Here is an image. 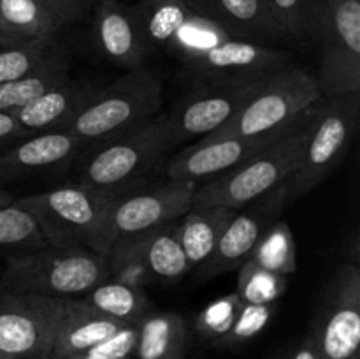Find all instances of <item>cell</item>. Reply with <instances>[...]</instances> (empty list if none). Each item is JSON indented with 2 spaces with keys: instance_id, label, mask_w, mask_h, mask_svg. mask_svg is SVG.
<instances>
[{
  "instance_id": "obj_1",
  "label": "cell",
  "mask_w": 360,
  "mask_h": 359,
  "mask_svg": "<svg viewBox=\"0 0 360 359\" xmlns=\"http://www.w3.org/2000/svg\"><path fill=\"white\" fill-rule=\"evenodd\" d=\"M320 102L306 109L269 146L257 151L232 169L204 180L202 185L197 183L192 208L224 206L241 210L287 182L301 160Z\"/></svg>"
},
{
  "instance_id": "obj_2",
  "label": "cell",
  "mask_w": 360,
  "mask_h": 359,
  "mask_svg": "<svg viewBox=\"0 0 360 359\" xmlns=\"http://www.w3.org/2000/svg\"><path fill=\"white\" fill-rule=\"evenodd\" d=\"M90 144V151H81L77 183L108 192H123L139 185L165 151L174 148L167 113H158Z\"/></svg>"
},
{
  "instance_id": "obj_3",
  "label": "cell",
  "mask_w": 360,
  "mask_h": 359,
  "mask_svg": "<svg viewBox=\"0 0 360 359\" xmlns=\"http://www.w3.org/2000/svg\"><path fill=\"white\" fill-rule=\"evenodd\" d=\"M109 280L104 256L83 246H44L9 257L0 275V287L13 292L55 299H79Z\"/></svg>"
},
{
  "instance_id": "obj_4",
  "label": "cell",
  "mask_w": 360,
  "mask_h": 359,
  "mask_svg": "<svg viewBox=\"0 0 360 359\" xmlns=\"http://www.w3.org/2000/svg\"><path fill=\"white\" fill-rule=\"evenodd\" d=\"M116 194L120 192L76 183L20 197L14 203L32 215L48 246H83L101 253L102 225Z\"/></svg>"
},
{
  "instance_id": "obj_5",
  "label": "cell",
  "mask_w": 360,
  "mask_h": 359,
  "mask_svg": "<svg viewBox=\"0 0 360 359\" xmlns=\"http://www.w3.org/2000/svg\"><path fill=\"white\" fill-rule=\"evenodd\" d=\"M164 104V87L157 74L144 67L129 70L91 101L65 127L88 144L104 139L158 115Z\"/></svg>"
},
{
  "instance_id": "obj_6",
  "label": "cell",
  "mask_w": 360,
  "mask_h": 359,
  "mask_svg": "<svg viewBox=\"0 0 360 359\" xmlns=\"http://www.w3.org/2000/svg\"><path fill=\"white\" fill-rule=\"evenodd\" d=\"M323 99L316 77L288 63L271 74L238 115L206 137L267 136L287 129L306 109Z\"/></svg>"
},
{
  "instance_id": "obj_7",
  "label": "cell",
  "mask_w": 360,
  "mask_h": 359,
  "mask_svg": "<svg viewBox=\"0 0 360 359\" xmlns=\"http://www.w3.org/2000/svg\"><path fill=\"white\" fill-rule=\"evenodd\" d=\"M359 116L360 92L323 97L301 160L285 182L288 201L306 196L340 165L354 139Z\"/></svg>"
},
{
  "instance_id": "obj_8",
  "label": "cell",
  "mask_w": 360,
  "mask_h": 359,
  "mask_svg": "<svg viewBox=\"0 0 360 359\" xmlns=\"http://www.w3.org/2000/svg\"><path fill=\"white\" fill-rule=\"evenodd\" d=\"M311 37L319 44L323 97L360 92V0H322Z\"/></svg>"
},
{
  "instance_id": "obj_9",
  "label": "cell",
  "mask_w": 360,
  "mask_h": 359,
  "mask_svg": "<svg viewBox=\"0 0 360 359\" xmlns=\"http://www.w3.org/2000/svg\"><path fill=\"white\" fill-rule=\"evenodd\" d=\"M195 189V182L167 178L157 185L144 189L136 185L116 194L102 225V256H108L116 243L146 234L158 225L188 213Z\"/></svg>"
},
{
  "instance_id": "obj_10",
  "label": "cell",
  "mask_w": 360,
  "mask_h": 359,
  "mask_svg": "<svg viewBox=\"0 0 360 359\" xmlns=\"http://www.w3.org/2000/svg\"><path fill=\"white\" fill-rule=\"evenodd\" d=\"M65 299L0 287V354L11 359H51Z\"/></svg>"
},
{
  "instance_id": "obj_11",
  "label": "cell",
  "mask_w": 360,
  "mask_h": 359,
  "mask_svg": "<svg viewBox=\"0 0 360 359\" xmlns=\"http://www.w3.org/2000/svg\"><path fill=\"white\" fill-rule=\"evenodd\" d=\"M309 338L320 359H360V270L341 264L322 294Z\"/></svg>"
},
{
  "instance_id": "obj_12",
  "label": "cell",
  "mask_w": 360,
  "mask_h": 359,
  "mask_svg": "<svg viewBox=\"0 0 360 359\" xmlns=\"http://www.w3.org/2000/svg\"><path fill=\"white\" fill-rule=\"evenodd\" d=\"M181 60L206 83H253L287 67L290 55L273 46L225 37Z\"/></svg>"
},
{
  "instance_id": "obj_13",
  "label": "cell",
  "mask_w": 360,
  "mask_h": 359,
  "mask_svg": "<svg viewBox=\"0 0 360 359\" xmlns=\"http://www.w3.org/2000/svg\"><path fill=\"white\" fill-rule=\"evenodd\" d=\"M267 77L253 83H206L193 92L174 111L167 113L172 146L195 137L202 139L231 122Z\"/></svg>"
},
{
  "instance_id": "obj_14",
  "label": "cell",
  "mask_w": 360,
  "mask_h": 359,
  "mask_svg": "<svg viewBox=\"0 0 360 359\" xmlns=\"http://www.w3.org/2000/svg\"><path fill=\"white\" fill-rule=\"evenodd\" d=\"M287 203V187L281 183L248 206L236 211V217L224 231L214 252L206 263L199 266V277L210 280L218 275L238 270L255 248L259 239L266 234L267 229L280 220Z\"/></svg>"
},
{
  "instance_id": "obj_15",
  "label": "cell",
  "mask_w": 360,
  "mask_h": 359,
  "mask_svg": "<svg viewBox=\"0 0 360 359\" xmlns=\"http://www.w3.org/2000/svg\"><path fill=\"white\" fill-rule=\"evenodd\" d=\"M287 129L276 134H267V136L202 137L192 146L176 153L167 162L165 178L186 180V182L195 183L213 178L269 146Z\"/></svg>"
},
{
  "instance_id": "obj_16",
  "label": "cell",
  "mask_w": 360,
  "mask_h": 359,
  "mask_svg": "<svg viewBox=\"0 0 360 359\" xmlns=\"http://www.w3.org/2000/svg\"><path fill=\"white\" fill-rule=\"evenodd\" d=\"M86 146V141L70 130L25 137L0 155V182H21L28 176L63 168L76 160Z\"/></svg>"
},
{
  "instance_id": "obj_17",
  "label": "cell",
  "mask_w": 360,
  "mask_h": 359,
  "mask_svg": "<svg viewBox=\"0 0 360 359\" xmlns=\"http://www.w3.org/2000/svg\"><path fill=\"white\" fill-rule=\"evenodd\" d=\"M94 42L104 58L129 70L143 67L150 51L132 7L123 6L118 0H101L95 7Z\"/></svg>"
},
{
  "instance_id": "obj_18",
  "label": "cell",
  "mask_w": 360,
  "mask_h": 359,
  "mask_svg": "<svg viewBox=\"0 0 360 359\" xmlns=\"http://www.w3.org/2000/svg\"><path fill=\"white\" fill-rule=\"evenodd\" d=\"M199 16L234 39L267 44L283 39L271 20L266 0H183Z\"/></svg>"
},
{
  "instance_id": "obj_19",
  "label": "cell",
  "mask_w": 360,
  "mask_h": 359,
  "mask_svg": "<svg viewBox=\"0 0 360 359\" xmlns=\"http://www.w3.org/2000/svg\"><path fill=\"white\" fill-rule=\"evenodd\" d=\"M97 88L91 84L74 83L69 80L62 87L53 88L32 104L13 113L18 125L28 134L65 130L74 116L91 101Z\"/></svg>"
},
{
  "instance_id": "obj_20",
  "label": "cell",
  "mask_w": 360,
  "mask_h": 359,
  "mask_svg": "<svg viewBox=\"0 0 360 359\" xmlns=\"http://www.w3.org/2000/svg\"><path fill=\"white\" fill-rule=\"evenodd\" d=\"M129 324L101 315L79 299H65V313L53 341L51 359H69L88 351Z\"/></svg>"
},
{
  "instance_id": "obj_21",
  "label": "cell",
  "mask_w": 360,
  "mask_h": 359,
  "mask_svg": "<svg viewBox=\"0 0 360 359\" xmlns=\"http://www.w3.org/2000/svg\"><path fill=\"white\" fill-rule=\"evenodd\" d=\"M179 224H181V218L165 222L146 234L116 243L112 246H130L141 257L151 278L178 280L190 270L181 239H179Z\"/></svg>"
},
{
  "instance_id": "obj_22",
  "label": "cell",
  "mask_w": 360,
  "mask_h": 359,
  "mask_svg": "<svg viewBox=\"0 0 360 359\" xmlns=\"http://www.w3.org/2000/svg\"><path fill=\"white\" fill-rule=\"evenodd\" d=\"M185 319L174 312H148L137 322V340L130 359H183L186 352Z\"/></svg>"
},
{
  "instance_id": "obj_23",
  "label": "cell",
  "mask_w": 360,
  "mask_h": 359,
  "mask_svg": "<svg viewBox=\"0 0 360 359\" xmlns=\"http://www.w3.org/2000/svg\"><path fill=\"white\" fill-rule=\"evenodd\" d=\"M60 28V21L37 0H0V48L53 37Z\"/></svg>"
},
{
  "instance_id": "obj_24",
  "label": "cell",
  "mask_w": 360,
  "mask_h": 359,
  "mask_svg": "<svg viewBox=\"0 0 360 359\" xmlns=\"http://www.w3.org/2000/svg\"><path fill=\"white\" fill-rule=\"evenodd\" d=\"M236 211L224 206H206L192 208L183 215L179 239L190 267L200 266L210 259L224 231L236 217Z\"/></svg>"
},
{
  "instance_id": "obj_25",
  "label": "cell",
  "mask_w": 360,
  "mask_h": 359,
  "mask_svg": "<svg viewBox=\"0 0 360 359\" xmlns=\"http://www.w3.org/2000/svg\"><path fill=\"white\" fill-rule=\"evenodd\" d=\"M69 80V58L60 48L34 73L0 84V113L13 115L14 111L32 104L53 88L62 87Z\"/></svg>"
},
{
  "instance_id": "obj_26",
  "label": "cell",
  "mask_w": 360,
  "mask_h": 359,
  "mask_svg": "<svg viewBox=\"0 0 360 359\" xmlns=\"http://www.w3.org/2000/svg\"><path fill=\"white\" fill-rule=\"evenodd\" d=\"M79 301L101 315L123 324H137L151 312V303L143 287L112 278L91 289Z\"/></svg>"
},
{
  "instance_id": "obj_27",
  "label": "cell",
  "mask_w": 360,
  "mask_h": 359,
  "mask_svg": "<svg viewBox=\"0 0 360 359\" xmlns=\"http://www.w3.org/2000/svg\"><path fill=\"white\" fill-rule=\"evenodd\" d=\"M132 13L148 48L169 49L192 9L183 0H141Z\"/></svg>"
},
{
  "instance_id": "obj_28",
  "label": "cell",
  "mask_w": 360,
  "mask_h": 359,
  "mask_svg": "<svg viewBox=\"0 0 360 359\" xmlns=\"http://www.w3.org/2000/svg\"><path fill=\"white\" fill-rule=\"evenodd\" d=\"M245 263L287 278L294 275L297 270V248L290 225L278 220L273 227L267 229Z\"/></svg>"
},
{
  "instance_id": "obj_29",
  "label": "cell",
  "mask_w": 360,
  "mask_h": 359,
  "mask_svg": "<svg viewBox=\"0 0 360 359\" xmlns=\"http://www.w3.org/2000/svg\"><path fill=\"white\" fill-rule=\"evenodd\" d=\"M44 246H48V243L28 211L16 203L0 206V252L16 257Z\"/></svg>"
},
{
  "instance_id": "obj_30",
  "label": "cell",
  "mask_w": 360,
  "mask_h": 359,
  "mask_svg": "<svg viewBox=\"0 0 360 359\" xmlns=\"http://www.w3.org/2000/svg\"><path fill=\"white\" fill-rule=\"evenodd\" d=\"M60 49L56 35L39 39L16 48L0 49V84L34 73Z\"/></svg>"
},
{
  "instance_id": "obj_31",
  "label": "cell",
  "mask_w": 360,
  "mask_h": 359,
  "mask_svg": "<svg viewBox=\"0 0 360 359\" xmlns=\"http://www.w3.org/2000/svg\"><path fill=\"white\" fill-rule=\"evenodd\" d=\"M322 0H266L271 20L281 32L283 39L304 41L311 37L315 21Z\"/></svg>"
},
{
  "instance_id": "obj_32",
  "label": "cell",
  "mask_w": 360,
  "mask_h": 359,
  "mask_svg": "<svg viewBox=\"0 0 360 359\" xmlns=\"http://www.w3.org/2000/svg\"><path fill=\"white\" fill-rule=\"evenodd\" d=\"M238 289L236 294L243 303L250 305H274L288 287L287 277L271 273L262 267L243 263L238 267Z\"/></svg>"
},
{
  "instance_id": "obj_33",
  "label": "cell",
  "mask_w": 360,
  "mask_h": 359,
  "mask_svg": "<svg viewBox=\"0 0 360 359\" xmlns=\"http://www.w3.org/2000/svg\"><path fill=\"white\" fill-rule=\"evenodd\" d=\"M241 306L243 301L236 292L210 303L195 319V327L200 336L211 344L218 345V341L234 326Z\"/></svg>"
},
{
  "instance_id": "obj_34",
  "label": "cell",
  "mask_w": 360,
  "mask_h": 359,
  "mask_svg": "<svg viewBox=\"0 0 360 359\" xmlns=\"http://www.w3.org/2000/svg\"><path fill=\"white\" fill-rule=\"evenodd\" d=\"M225 37H231V35L225 34L217 23L199 16V14H195L192 11V14L185 21V25L179 28L178 35H176L174 42L169 48V51L176 53L179 58H183L186 55H192V53L211 48V46H214Z\"/></svg>"
},
{
  "instance_id": "obj_35",
  "label": "cell",
  "mask_w": 360,
  "mask_h": 359,
  "mask_svg": "<svg viewBox=\"0 0 360 359\" xmlns=\"http://www.w3.org/2000/svg\"><path fill=\"white\" fill-rule=\"evenodd\" d=\"M274 312H276V303L274 305H250V303H243L234 326L218 341V345L220 347H238V345L246 344V341H250L266 329Z\"/></svg>"
},
{
  "instance_id": "obj_36",
  "label": "cell",
  "mask_w": 360,
  "mask_h": 359,
  "mask_svg": "<svg viewBox=\"0 0 360 359\" xmlns=\"http://www.w3.org/2000/svg\"><path fill=\"white\" fill-rule=\"evenodd\" d=\"M37 2L51 16H55L62 27L83 21L94 9V2L90 0H37Z\"/></svg>"
},
{
  "instance_id": "obj_37",
  "label": "cell",
  "mask_w": 360,
  "mask_h": 359,
  "mask_svg": "<svg viewBox=\"0 0 360 359\" xmlns=\"http://www.w3.org/2000/svg\"><path fill=\"white\" fill-rule=\"evenodd\" d=\"M32 134L25 132L11 113H0V144L18 143V141L30 137Z\"/></svg>"
},
{
  "instance_id": "obj_38",
  "label": "cell",
  "mask_w": 360,
  "mask_h": 359,
  "mask_svg": "<svg viewBox=\"0 0 360 359\" xmlns=\"http://www.w3.org/2000/svg\"><path fill=\"white\" fill-rule=\"evenodd\" d=\"M288 359H320L319 352H316L309 334L304 338V340L299 341V345L290 352Z\"/></svg>"
},
{
  "instance_id": "obj_39",
  "label": "cell",
  "mask_w": 360,
  "mask_h": 359,
  "mask_svg": "<svg viewBox=\"0 0 360 359\" xmlns=\"http://www.w3.org/2000/svg\"><path fill=\"white\" fill-rule=\"evenodd\" d=\"M14 203V197L11 196L7 190L0 189V206H7V204H13Z\"/></svg>"
},
{
  "instance_id": "obj_40",
  "label": "cell",
  "mask_w": 360,
  "mask_h": 359,
  "mask_svg": "<svg viewBox=\"0 0 360 359\" xmlns=\"http://www.w3.org/2000/svg\"><path fill=\"white\" fill-rule=\"evenodd\" d=\"M69 359H97V358H91V355L86 354V352H79V354L72 355V358H69Z\"/></svg>"
},
{
  "instance_id": "obj_41",
  "label": "cell",
  "mask_w": 360,
  "mask_h": 359,
  "mask_svg": "<svg viewBox=\"0 0 360 359\" xmlns=\"http://www.w3.org/2000/svg\"><path fill=\"white\" fill-rule=\"evenodd\" d=\"M0 359H11V358H7V355H4V354H0Z\"/></svg>"
},
{
  "instance_id": "obj_42",
  "label": "cell",
  "mask_w": 360,
  "mask_h": 359,
  "mask_svg": "<svg viewBox=\"0 0 360 359\" xmlns=\"http://www.w3.org/2000/svg\"><path fill=\"white\" fill-rule=\"evenodd\" d=\"M90 2H94V4H95V0H90Z\"/></svg>"
},
{
  "instance_id": "obj_43",
  "label": "cell",
  "mask_w": 360,
  "mask_h": 359,
  "mask_svg": "<svg viewBox=\"0 0 360 359\" xmlns=\"http://www.w3.org/2000/svg\"><path fill=\"white\" fill-rule=\"evenodd\" d=\"M127 359H130V358H127Z\"/></svg>"
}]
</instances>
